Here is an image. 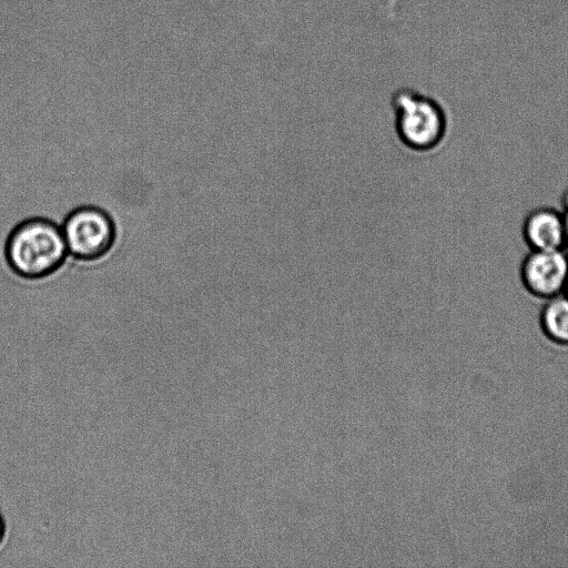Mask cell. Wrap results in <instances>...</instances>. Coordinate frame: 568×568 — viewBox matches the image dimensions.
<instances>
[{
	"label": "cell",
	"instance_id": "cell-4",
	"mask_svg": "<svg viewBox=\"0 0 568 568\" xmlns=\"http://www.w3.org/2000/svg\"><path fill=\"white\" fill-rule=\"evenodd\" d=\"M524 291L539 301H547L566 292L568 283V252L566 250H528L518 268Z\"/></svg>",
	"mask_w": 568,
	"mask_h": 568
},
{
	"label": "cell",
	"instance_id": "cell-9",
	"mask_svg": "<svg viewBox=\"0 0 568 568\" xmlns=\"http://www.w3.org/2000/svg\"><path fill=\"white\" fill-rule=\"evenodd\" d=\"M565 217V248L568 252V211H562Z\"/></svg>",
	"mask_w": 568,
	"mask_h": 568
},
{
	"label": "cell",
	"instance_id": "cell-7",
	"mask_svg": "<svg viewBox=\"0 0 568 568\" xmlns=\"http://www.w3.org/2000/svg\"><path fill=\"white\" fill-rule=\"evenodd\" d=\"M7 535V525L3 516L0 513V548L2 547Z\"/></svg>",
	"mask_w": 568,
	"mask_h": 568
},
{
	"label": "cell",
	"instance_id": "cell-2",
	"mask_svg": "<svg viewBox=\"0 0 568 568\" xmlns=\"http://www.w3.org/2000/svg\"><path fill=\"white\" fill-rule=\"evenodd\" d=\"M393 128L398 143L415 155L432 154L446 143L450 120L435 97L414 88H399L389 99Z\"/></svg>",
	"mask_w": 568,
	"mask_h": 568
},
{
	"label": "cell",
	"instance_id": "cell-6",
	"mask_svg": "<svg viewBox=\"0 0 568 568\" xmlns=\"http://www.w3.org/2000/svg\"><path fill=\"white\" fill-rule=\"evenodd\" d=\"M539 326L550 342L568 346V295L566 293L544 301L539 312Z\"/></svg>",
	"mask_w": 568,
	"mask_h": 568
},
{
	"label": "cell",
	"instance_id": "cell-8",
	"mask_svg": "<svg viewBox=\"0 0 568 568\" xmlns=\"http://www.w3.org/2000/svg\"><path fill=\"white\" fill-rule=\"evenodd\" d=\"M561 211H568V186L564 190L560 197Z\"/></svg>",
	"mask_w": 568,
	"mask_h": 568
},
{
	"label": "cell",
	"instance_id": "cell-10",
	"mask_svg": "<svg viewBox=\"0 0 568 568\" xmlns=\"http://www.w3.org/2000/svg\"><path fill=\"white\" fill-rule=\"evenodd\" d=\"M565 293L568 295V283H567V287H566V292Z\"/></svg>",
	"mask_w": 568,
	"mask_h": 568
},
{
	"label": "cell",
	"instance_id": "cell-5",
	"mask_svg": "<svg viewBox=\"0 0 568 568\" xmlns=\"http://www.w3.org/2000/svg\"><path fill=\"white\" fill-rule=\"evenodd\" d=\"M521 236L528 250H566L562 211L549 205L534 207L523 220Z\"/></svg>",
	"mask_w": 568,
	"mask_h": 568
},
{
	"label": "cell",
	"instance_id": "cell-1",
	"mask_svg": "<svg viewBox=\"0 0 568 568\" xmlns=\"http://www.w3.org/2000/svg\"><path fill=\"white\" fill-rule=\"evenodd\" d=\"M3 253L10 271L27 281L53 275L69 255L62 227L41 216L19 222L8 234Z\"/></svg>",
	"mask_w": 568,
	"mask_h": 568
},
{
	"label": "cell",
	"instance_id": "cell-3",
	"mask_svg": "<svg viewBox=\"0 0 568 568\" xmlns=\"http://www.w3.org/2000/svg\"><path fill=\"white\" fill-rule=\"evenodd\" d=\"M68 252L81 262L105 257L116 241V225L104 209L85 204L73 209L61 225Z\"/></svg>",
	"mask_w": 568,
	"mask_h": 568
}]
</instances>
